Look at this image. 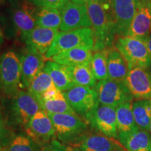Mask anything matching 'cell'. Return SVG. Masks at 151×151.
<instances>
[{
  "instance_id": "2",
  "label": "cell",
  "mask_w": 151,
  "mask_h": 151,
  "mask_svg": "<svg viewBox=\"0 0 151 151\" xmlns=\"http://www.w3.org/2000/svg\"><path fill=\"white\" fill-rule=\"evenodd\" d=\"M114 46L125 60L129 70L136 67L146 70L151 67V58L142 41L128 36H119L115 40Z\"/></svg>"
},
{
  "instance_id": "37",
  "label": "cell",
  "mask_w": 151,
  "mask_h": 151,
  "mask_svg": "<svg viewBox=\"0 0 151 151\" xmlns=\"http://www.w3.org/2000/svg\"><path fill=\"white\" fill-rule=\"evenodd\" d=\"M3 41H4L3 34H2V32H1V27H0V46H1V44H2Z\"/></svg>"
},
{
  "instance_id": "3",
  "label": "cell",
  "mask_w": 151,
  "mask_h": 151,
  "mask_svg": "<svg viewBox=\"0 0 151 151\" xmlns=\"http://www.w3.org/2000/svg\"><path fill=\"white\" fill-rule=\"evenodd\" d=\"M21 87L20 56L14 50H7L0 58V90L13 95Z\"/></svg>"
},
{
  "instance_id": "40",
  "label": "cell",
  "mask_w": 151,
  "mask_h": 151,
  "mask_svg": "<svg viewBox=\"0 0 151 151\" xmlns=\"http://www.w3.org/2000/svg\"><path fill=\"white\" fill-rule=\"evenodd\" d=\"M150 35H151V27H150Z\"/></svg>"
},
{
  "instance_id": "18",
  "label": "cell",
  "mask_w": 151,
  "mask_h": 151,
  "mask_svg": "<svg viewBox=\"0 0 151 151\" xmlns=\"http://www.w3.org/2000/svg\"><path fill=\"white\" fill-rule=\"evenodd\" d=\"M93 48L80 46L69 49L55 55L50 59L56 63L65 66H76L89 64L92 57Z\"/></svg>"
},
{
  "instance_id": "5",
  "label": "cell",
  "mask_w": 151,
  "mask_h": 151,
  "mask_svg": "<svg viewBox=\"0 0 151 151\" xmlns=\"http://www.w3.org/2000/svg\"><path fill=\"white\" fill-rule=\"evenodd\" d=\"M94 90L100 104L116 107L125 101H133L134 98L124 81L106 78L97 83Z\"/></svg>"
},
{
  "instance_id": "16",
  "label": "cell",
  "mask_w": 151,
  "mask_h": 151,
  "mask_svg": "<svg viewBox=\"0 0 151 151\" xmlns=\"http://www.w3.org/2000/svg\"><path fill=\"white\" fill-rule=\"evenodd\" d=\"M36 12L32 6L22 4L12 11V21L16 31L24 39L37 27Z\"/></svg>"
},
{
  "instance_id": "10",
  "label": "cell",
  "mask_w": 151,
  "mask_h": 151,
  "mask_svg": "<svg viewBox=\"0 0 151 151\" xmlns=\"http://www.w3.org/2000/svg\"><path fill=\"white\" fill-rule=\"evenodd\" d=\"M124 83L136 100L151 99V73L146 69L139 67L132 68Z\"/></svg>"
},
{
  "instance_id": "22",
  "label": "cell",
  "mask_w": 151,
  "mask_h": 151,
  "mask_svg": "<svg viewBox=\"0 0 151 151\" xmlns=\"http://www.w3.org/2000/svg\"><path fill=\"white\" fill-rule=\"evenodd\" d=\"M133 101H125L116 107L117 127L118 135L129 133L139 129L136 124L132 112Z\"/></svg>"
},
{
  "instance_id": "24",
  "label": "cell",
  "mask_w": 151,
  "mask_h": 151,
  "mask_svg": "<svg viewBox=\"0 0 151 151\" xmlns=\"http://www.w3.org/2000/svg\"><path fill=\"white\" fill-rule=\"evenodd\" d=\"M132 112L138 128L150 131L151 99H137L132 102Z\"/></svg>"
},
{
  "instance_id": "4",
  "label": "cell",
  "mask_w": 151,
  "mask_h": 151,
  "mask_svg": "<svg viewBox=\"0 0 151 151\" xmlns=\"http://www.w3.org/2000/svg\"><path fill=\"white\" fill-rule=\"evenodd\" d=\"M94 34L91 27L61 32L58 34L51 47L45 55V58L49 59L55 55L76 47H90L94 50Z\"/></svg>"
},
{
  "instance_id": "8",
  "label": "cell",
  "mask_w": 151,
  "mask_h": 151,
  "mask_svg": "<svg viewBox=\"0 0 151 151\" xmlns=\"http://www.w3.org/2000/svg\"><path fill=\"white\" fill-rule=\"evenodd\" d=\"M63 94L75 113L85 117L99 104L95 90L88 87L75 86Z\"/></svg>"
},
{
  "instance_id": "28",
  "label": "cell",
  "mask_w": 151,
  "mask_h": 151,
  "mask_svg": "<svg viewBox=\"0 0 151 151\" xmlns=\"http://www.w3.org/2000/svg\"><path fill=\"white\" fill-rule=\"evenodd\" d=\"M55 87V86L50 75L43 70L33 79L28 87L27 90L30 94L39 100L45 92Z\"/></svg>"
},
{
  "instance_id": "13",
  "label": "cell",
  "mask_w": 151,
  "mask_h": 151,
  "mask_svg": "<svg viewBox=\"0 0 151 151\" xmlns=\"http://www.w3.org/2000/svg\"><path fill=\"white\" fill-rule=\"evenodd\" d=\"M150 27L151 0H139L127 36L143 41L150 35Z\"/></svg>"
},
{
  "instance_id": "15",
  "label": "cell",
  "mask_w": 151,
  "mask_h": 151,
  "mask_svg": "<svg viewBox=\"0 0 151 151\" xmlns=\"http://www.w3.org/2000/svg\"><path fill=\"white\" fill-rule=\"evenodd\" d=\"M58 30L37 26L24 39L27 49L44 55L53 43Z\"/></svg>"
},
{
  "instance_id": "32",
  "label": "cell",
  "mask_w": 151,
  "mask_h": 151,
  "mask_svg": "<svg viewBox=\"0 0 151 151\" xmlns=\"http://www.w3.org/2000/svg\"><path fill=\"white\" fill-rule=\"evenodd\" d=\"M48 151H76L72 147L63 145L58 142V141H52L48 148Z\"/></svg>"
},
{
  "instance_id": "9",
  "label": "cell",
  "mask_w": 151,
  "mask_h": 151,
  "mask_svg": "<svg viewBox=\"0 0 151 151\" xmlns=\"http://www.w3.org/2000/svg\"><path fill=\"white\" fill-rule=\"evenodd\" d=\"M60 11L62 16L60 31L68 32L80 28L92 27L86 4H77L69 0Z\"/></svg>"
},
{
  "instance_id": "19",
  "label": "cell",
  "mask_w": 151,
  "mask_h": 151,
  "mask_svg": "<svg viewBox=\"0 0 151 151\" xmlns=\"http://www.w3.org/2000/svg\"><path fill=\"white\" fill-rule=\"evenodd\" d=\"M43 70L50 75L56 88L62 92L75 86L67 66L60 65L53 61H48L45 64Z\"/></svg>"
},
{
  "instance_id": "41",
  "label": "cell",
  "mask_w": 151,
  "mask_h": 151,
  "mask_svg": "<svg viewBox=\"0 0 151 151\" xmlns=\"http://www.w3.org/2000/svg\"><path fill=\"white\" fill-rule=\"evenodd\" d=\"M150 151H151V146H150Z\"/></svg>"
},
{
  "instance_id": "11",
  "label": "cell",
  "mask_w": 151,
  "mask_h": 151,
  "mask_svg": "<svg viewBox=\"0 0 151 151\" xmlns=\"http://www.w3.org/2000/svg\"><path fill=\"white\" fill-rule=\"evenodd\" d=\"M56 133L62 139L76 137L86 129L87 125L76 113H48Z\"/></svg>"
},
{
  "instance_id": "25",
  "label": "cell",
  "mask_w": 151,
  "mask_h": 151,
  "mask_svg": "<svg viewBox=\"0 0 151 151\" xmlns=\"http://www.w3.org/2000/svg\"><path fill=\"white\" fill-rule=\"evenodd\" d=\"M75 86L94 88L97 84L95 78L89 64H83L76 66H67Z\"/></svg>"
},
{
  "instance_id": "6",
  "label": "cell",
  "mask_w": 151,
  "mask_h": 151,
  "mask_svg": "<svg viewBox=\"0 0 151 151\" xmlns=\"http://www.w3.org/2000/svg\"><path fill=\"white\" fill-rule=\"evenodd\" d=\"M42 109L39 100L28 91L20 90L12 95L11 113L18 123L27 127L32 118Z\"/></svg>"
},
{
  "instance_id": "27",
  "label": "cell",
  "mask_w": 151,
  "mask_h": 151,
  "mask_svg": "<svg viewBox=\"0 0 151 151\" xmlns=\"http://www.w3.org/2000/svg\"><path fill=\"white\" fill-rule=\"evenodd\" d=\"M37 26L48 29H60L62 22L61 13L56 9L41 8L36 15Z\"/></svg>"
},
{
  "instance_id": "34",
  "label": "cell",
  "mask_w": 151,
  "mask_h": 151,
  "mask_svg": "<svg viewBox=\"0 0 151 151\" xmlns=\"http://www.w3.org/2000/svg\"><path fill=\"white\" fill-rule=\"evenodd\" d=\"M92 1L99 2L101 4H102L104 6H105L108 7V8H111L113 0H92Z\"/></svg>"
},
{
  "instance_id": "14",
  "label": "cell",
  "mask_w": 151,
  "mask_h": 151,
  "mask_svg": "<svg viewBox=\"0 0 151 151\" xmlns=\"http://www.w3.org/2000/svg\"><path fill=\"white\" fill-rule=\"evenodd\" d=\"M21 63V87L28 88L34 78L43 70L45 57L42 55L27 50L20 56Z\"/></svg>"
},
{
  "instance_id": "21",
  "label": "cell",
  "mask_w": 151,
  "mask_h": 151,
  "mask_svg": "<svg viewBox=\"0 0 151 151\" xmlns=\"http://www.w3.org/2000/svg\"><path fill=\"white\" fill-rule=\"evenodd\" d=\"M107 67L109 78L113 80L124 81L129 72V67L125 60L116 48L108 49Z\"/></svg>"
},
{
  "instance_id": "20",
  "label": "cell",
  "mask_w": 151,
  "mask_h": 151,
  "mask_svg": "<svg viewBox=\"0 0 151 151\" xmlns=\"http://www.w3.org/2000/svg\"><path fill=\"white\" fill-rule=\"evenodd\" d=\"M118 137L127 151H150L151 139L148 131L137 129Z\"/></svg>"
},
{
  "instance_id": "23",
  "label": "cell",
  "mask_w": 151,
  "mask_h": 151,
  "mask_svg": "<svg viewBox=\"0 0 151 151\" xmlns=\"http://www.w3.org/2000/svg\"><path fill=\"white\" fill-rule=\"evenodd\" d=\"M118 142L105 135L93 134L86 137L80 144L81 151H117Z\"/></svg>"
},
{
  "instance_id": "35",
  "label": "cell",
  "mask_w": 151,
  "mask_h": 151,
  "mask_svg": "<svg viewBox=\"0 0 151 151\" xmlns=\"http://www.w3.org/2000/svg\"><path fill=\"white\" fill-rule=\"evenodd\" d=\"M73 3L77 4H86L88 0H70Z\"/></svg>"
},
{
  "instance_id": "39",
  "label": "cell",
  "mask_w": 151,
  "mask_h": 151,
  "mask_svg": "<svg viewBox=\"0 0 151 151\" xmlns=\"http://www.w3.org/2000/svg\"><path fill=\"white\" fill-rule=\"evenodd\" d=\"M3 1H4V0H0V3H1V2H2Z\"/></svg>"
},
{
  "instance_id": "1",
  "label": "cell",
  "mask_w": 151,
  "mask_h": 151,
  "mask_svg": "<svg viewBox=\"0 0 151 151\" xmlns=\"http://www.w3.org/2000/svg\"><path fill=\"white\" fill-rule=\"evenodd\" d=\"M86 6L94 34V51L111 48L117 35L112 9L92 0L87 1Z\"/></svg>"
},
{
  "instance_id": "7",
  "label": "cell",
  "mask_w": 151,
  "mask_h": 151,
  "mask_svg": "<svg viewBox=\"0 0 151 151\" xmlns=\"http://www.w3.org/2000/svg\"><path fill=\"white\" fill-rule=\"evenodd\" d=\"M116 107L99 104L86 116L88 121L104 135L111 138L118 137Z\"/></svg>"
},
{
  "instance_id": "38",
  "label": "cell",
  "mask_w": 151,
  "mask_h": 151,
  "mask_svg": "<svg viewBox=\"0 0 151 151\" xmlns=\"http://www.w3.org/2000/svg\"><path fill=\"white\" fill-rule=\"evenodd\" d=\"M150 131L151 132V120H150Z\"/></svg>"
},
{
  "instance_id": "31",
  "label": "cell",
  "mask_w": 151,
  "mask_h": 151,
  "mask_svg": "<svg viewBox=\"0 0 151 151\" xmlns=\"http://www.w3.org/2000/svg\"><path fill=\"white\" fill-rule=\"evenodd\" d=\"M69 0H32L34 4L40 8L61 9Z\"/></svg>"
},
{
  "instance_id": "26",
  "label": "cell",
  "mask_w": 151,
  "mask_h": 151,
  "mask_svg": "<svg viewBox=\"0 0 151 151\" xmlns=\"http://www.w3.org/2000/svg\"><path fill=\"white\" fill-rule=\"evenodd\" d=\"M39 101L43 110L48 113H76L68 103L63 92L60 90L52 97Z\"/></svg>"
},
{
  "instance_id": "29",
  "label": "cell",
  "mask_w": 151,
  "mask_h": 151,
  "mask_svg": "<svg viewBox=\"0 0 151 151\" xmlns=\"http://www.w3.org/2000/svg\"><path fill=\"white\" fill-rule=\"evenodd\" d=\"M108 49L94 51L90 60V66L97 81H102L109 78L107 67Z\"/></svg>"
},
{
  "instance_id": "17",
  "label": "cell",
  "mask_w": 151,
  "mask_h": 151,
  "mask_svg": "<svg viewBox=\"0 0 151 151\" xmlns=\"http://www.w3.org/2000/svg\"><path fill=\"white\" fill-rule=\"evenodd\" d=\"M26 128L28 134L34 139L48 140L56 134L48 113L43 109L38 111L32 118Z\"/></svg>"
},
{
  "instance_id": "30",
  "label": "cell",
  "mask_w": 151,
  "mask_h": 151,
  "mask_svg": "<svg viewBox=\"0 0 151 151\" xmlns=\"http://www.w3.org/2000/svg\"><path fill=\"white\" fill-rule=\"evenodd\" d=\"M6 151H37V149L29 138L20 135L13 139Z\"/></svg>"
},
{
  "instance_id": "12",
  "label": "cell",
  "mask_w": 151,
  "mask_h": 151,
  "mask_svg": "<svg viewBox=\"0 0 151 151\" xmlns=\"http://www.w3.org/2000/svg\"><path fill=\"white\" fill-rule=\"evenodd\" d=\"M139 0H113L112 14L116 24V33L127 36L128 30L135 16Z\"/></svg>"
},
{
  "instance_id": "36",
  "label": "cell",
  "mask_w": 151,
  "mask_h": 151,
  "mask_svg": "<svg viewBox=\"0 0 151 151\" xmlns=\"http://www.w3.org/2000/svg\"><path fill=\"white\" fill-rule=\"evenodd\" d=\"M3 132V126H2V122H1V116H0V139H1V136H2Z\"/></svg>"
},
{
  "instance_id": "33",
  "label": "cell",
  "mask_w": 151,
  "mask_h": 151,
  "mask_svg": "<svg viewBox=\"0 0 151 151\" xmlns=\"http://www.w3.org/2000/svg\"><path fill=\"white\" fill-rule=\"evenodd\" d=\"M143 42L145 43V45H146L147 50H148L149 55H150V57L151 58V35H150L148 37L146 38V39L143 41Z\"/></svg>"
}]
</instances>
